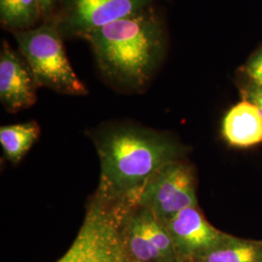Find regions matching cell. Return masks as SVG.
Listing matches in <instances>:
<instances>
[{"mask_svg": "<svg viewBox=\"0 0 262 262\" xmlns=\"http://www.w3.org/2000/svg\"><path fill=\"white\" fill-rule=\"evenodd\" d=\"M104 77L120 90L149 84L166 50L164 23L152 5L85 33Z\"/></svg>", "mask_w": 262, "mask_h": 262, "instance_id": "6da1fadb", "label": "cell"}, {"mask_svg": "<svg viewBox=\"0 0 262 262\" xmlns=\"http://www.w3.org/2000/svg\"><path fill=\"white\" fill-rule=\"evenodd\" d=\"M101 164L99 186L115 193L140 192L169 163L183 159V148L166 134L136 125H115L96 134Z\"/></svg>", "mask_w": 262, "mask_h": 262, "instance_id": "7a4b0ae2", "label": "cell"}, {"mask_svg": "<svg viewBox=\"0 0 262 262\" xmlns=\"http://www.w3.org/2000/svg\"><path fill=\"white\" fill-rule=\"evenodd\" d=\"M140 194L122 195L98 185L75 241L56 262L127 261L125 227Z\"/></svg>", "mask_w": 262, "mask_h": 262, "instance_id": "3957f363", "label": "cell"}, {"mask_svg": "<svg viewBox=\"0 0 262 262\" xmlns=\"http://www.w3.org/2000/svg\"><path fill=\"white\" fill-rule=\"evenodd\" d=\"M13 34L39 86L69 95L88 94L66 56L56 19L46 20L36 28L14 31Z\"/></svg>", "mask_w": 262, "mask_h": 262, "instance_id": "277c9868", "label": "cell"}, {"mask_svg": "<svg viewBox=\"0 0 262 262\" xmlns=\"http://www.w3.org/2000/svg\"><path fill=\"white\" fill-rule=\"evenodd\" d=\"M138 204L164 225L183 210L198 206L192 166L182 159L160 169L143 187Z\"/></svg>", "mask_w": 262, "mask_h": 262, "instance_id": "5b68a950", "label": "cell"}, {"mask_svg": "<svg viewBox=\"0 0 262 262\" xmlns=\"http://www.w3.org/2000/svg\"><path fill=\"white\" fill-rule=\"evenodd\" d=\"M155 0H62L54 17L62 37L82 38L95 28L126 18Z\"/></svg>", "mask_w": 262, "mask_h": 262, "instance_id": "8992f818", "label": "cell"}, {"mask_svg": "<svg viewBox=\"0 0 262 262\" xmlns=\"http://www.w3.org/2000/svg\"><path fill=\"white\" fill-rule=\"evenodd\" d=\"M127 256L138 262H180L164 224L146 207L137 205L124 233Z\"/></svg>", "mask_w": 262, "mask_h": 262, "instance_id": "52a82bcc", "label": "cell"}, {"mask_svg": "<svg viewBox=\"0 0 262 262\" xmlns=\"http://www.w3.org/2000/svg\"><path fill=\"white\" fill-rule=\"evenodd\" d=\"M165 226L180 262L199 259L230 236L211 225L198 206L183 210Z\"/></svg>", "mask_w": 262, "mask_h": 262, "instance_id": "ba28073f", "label": "cell"}, {"mask_svg": "<svg viewBox=\"0 0 262 262\" xmlns=\"http://www.w3.org/2000/svg\"><path fill=\"white\" fill-rule=\"evenodd\" d=\"M38 84L27 59L2 41L0 53V101L10 113L28 109L37 101Z\"/></svg>", "mask_w": 262, "mask_h": 262, "instance_id": "9c48e42d", "label": "cell"}, {"mask_svg": "<svg viewBox=\"0 0 262 262\" xmlns=\"http://www.w3.org/2000/svg\"><path fill=\"white\" fill-rule=\"evenodd\" d=\"M223 137L235 148H249L262 143V112L243 99L229 109L223 120Z\"/></svg>", "mask_w": 262, "mask_h": 262, "instance_id": "30bf717a", "label": "cell"}, {"mask_svg": "<svg viewBox=\"0 0 262 262\" xmlns=\"http://www.w3.org/2000/svg\"><path fill=\"white\" fill-rule=\"evenodd\" d=\"M40 135V127L34 121L1 126L0 143L6 158L16 164L26 156Z\"/></svg>", "mask_w": 262, "mask_h": 262, "instance_id": "8fae6325", "label": "cell"}, {"mask_svg": "<svg viewBox=\"0 0 262 262\" xmlns=\"http://www.w3.org/2000/svg\"><path fill=\"white\" fill-rule=\"evenodd\" d=\"M199 259L206 262H262V241L230 235Z\"/></svg>", "mask_w": 262, "mask_h": 262, "instance_id": "7c38bea8", "label": "cell"}, {"mask_svg": "<svg viewBox=\"0 0 262 262\" xmlns=\"http://www.w3.org/2000/svg\"><path fill=\"white\" fill-rule=\"evenodd\" d=\"M41 19V0H0L1 24L13 32L33 28Z\"/></svg>", "mask_w": 262, "mask_h": 262, "instance_id": "4fadbf2b", "label": "cell"}, {"mask_svg": "<svg viewBox=\"0 0 262 262\" xmlns=\"http://www.w3.org/2000/svg\"><path fill=\"white\" fill-rule=\"evenodd\" d=\"M246 84L262 86V48H260L242 67Z\"/></svg>", "mask_w": 262, "mask_h": 262, "instance_id": "5bb4252c", "label": "cell"}, {"mask_svg": "<svg viewBox=\"0 0 262 262\" xmlns=\"http://www.w3.org/2000/svg\"><path fill=\"white\" fill-rule=\"evenodd\" d=\"M242 98L254 104L262 112V86L245 84L241 89Z\"/></svg>", "mask_w": 262, "mask_h": 262, "instance_id": "9a60e30c", "label": "cell"}, {"mask_svg": "<svg viewBox=\"0 0 262 262\" xmlns=\"http://www.w3.org/2000/svg\"><path fill=\"white\" fill-rule=\"evenodd\" d=\"M62 0H41V9H42V18L44 21L50 20L54 18V13L58 4H61Z\"/></svg>", "mask_w": 262, "mask_h": 262, "instance_id": "2e32d148", "label": "cell"}, {"mask_svg": "<svg viewBox=\"0 0 262 262\" xmlns=\"http://www.w3.org/2000/svg\"><path fill=\"white\" fill-rule=\"evenodd\" d=\"M188 262H206L204 261V260H201V259H195V260H191V261Z\"/></svg>", "mask_w": 262, "mask_h": 262, "instance_id": "e0dca14e", "label": "cell"}, {"mask_svg": "<svg viewBox=\"0 0 262 262\" xmlns=\"http://www.w3.org/2000/svg\"><path fill=\"white\" fill-rule=\"evenodd\" d=\"M126 262H138V261H135V260H131V259H128L127 261Z\"/></svg>", "mask_w": 262, "mask_h": 262, "instance_id": "ac0fdd59", "label": "cell"}]
</instances>
